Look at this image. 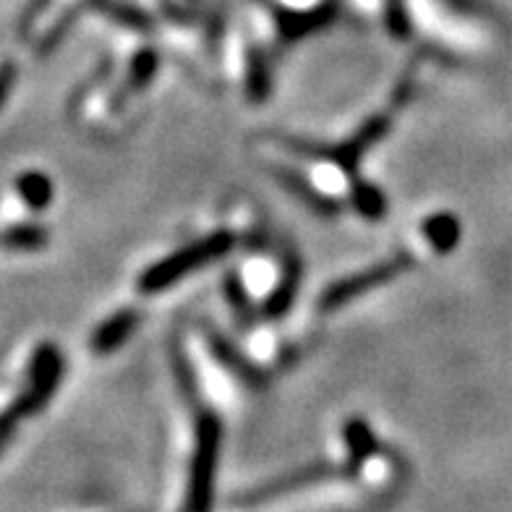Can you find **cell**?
<instances>
[{
    "instance_id": "cell-3",
    "label": "cell",
    "mask_w": 512,
    "mask_h": 512,
    "mask_svg": "<svg viewBox=\"0 0 512 512\" xmlns=\"http://www.w3.org/2000/svg\"><path fill=\"white\" fill-rule=\"evenodd\" d=\"M356 465H327V463H319V465H309L304 471H296L285 476V479H277L270 481V484L264 486H256L251 492H246L243 497L236 499V505L241 507H249V505H262V502H272L277 497H285V494L296 492V489H304V486H314V484H324V481H335V479H348L353 471H356Z\"/></svg>"
},
{
    "instance_id": "cell-2",
    "label": "cell",
    "mask_w": 512,
    "mask_h": 512,
    "mask_svg": "<svg viewBox=\"0 0 512 512\" xmlns=\"http://www.w3.org/2000/svg\"><path fill=\"white\" fill-rule=\"evenodd\" d=\"M230 246H233V238L225 236V233L207 238V241H202V243H196V246L181 251L178 256H170L168 262H162V264H157V267H152V270L142 277V290H147V293H155V290L168 288L173 280L183 277L186 272L196 270V267H202V264L209 262L212 256L225 254Z\"/></svg>"
},
{
    "instance_id": "cell-7",
    "label": "cell",
    "mask_w": 512,
    "mask_h": 512,
    "mask_svg": "<svg viewBox=\"0 0 512 512\" xmlns=\"http://www.w3.org/2000/svg\"><path fill=\"white\" fill-rule=\"evenodd\" d=\"M345 439H348V447H351L353 463H361V460H369L374 455V439H371L369 426L356 421V424L348 426L345 432Z\"/></svg>"
},
{
    "instance_id": "cell-4",
    "label": "cell",
    "mask_w": 512,
    "mask_h": 512,
    "mask_svg": "<svg viewBox=\"0 0 512 512\" xmlns=\"http://www.w3.org/2000/svg\"><path fill=\"white\" fill-rule=\"evenodd\" d=\"M16 189H19L24 204L32 209H45L50 199H53V183L42 173H24V176H19Z\"/></svg>"
},
{
    "instance_id": "cell-5",
    "label": "cell",
    "mask_w": 512,
    "mask_h": 512,
    "mask_svg": "<svg viewBox=\"0 0 512 512\" xmlns=\"http://www.w3.org/2000/svg\"><path fill=\"white\" fill-rule=\"evenodd\" d=\"M0 243L11 251H37L48 243V233L37 225H16L3 233Z\"/></svg>"
},
{
    "instance_id": "cell-6",
    "label": "cell",
    "mask_w": 512,
    "mask_h": 512,
    "mask_svg": "<svg viewBox=\"0 0 512 512\" xmlns=\"http://www.w3.org/2000/svg\"><path fill=\"white\" fill-rule=\"evenodd\" d=\"M134 322H136V319L131 317V314H123V317H118V319H115V322H113V319H110V322L105 324V327H100V332H97L95 340H92V345H95V351H100V353L113 351L115 345L121 343L123 337H126L128 332H131Z\"/></svg>"
},
{
    "instance_id": "cell-1",
    "label": "cell",
    "mask_w": 512,
    "mask_h": 512,
    "mask_svg": "<svg viewBox=\"0 0 512 512\" xmlns=\"http://www.w3.org/2000/svg\"><path fill=\"white\" fill-rule=\"evenodd\" d=\"M217 460H220V424H217L215 418H202L199 434H196V455L194 463H191L183 512H209Z\"/></svg>"
},
{
    "instance_id": "cell-8",
    "label": "cell",
    "mask_w": 512,
    "mask_h": 512,
    "mask_svg": "<svg viewBox=\"0 0 512 512\" xmlns=\"http://www.w3.org/2000/svg\"><path fill=\"white\" fill-rule=\"evenodd\" d=\"M16 63L14 61H6L0 63V108H3V102L8 100V95H11V89H14L16 84Z\"/></svg>"
}]
</instances>
